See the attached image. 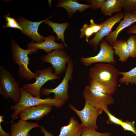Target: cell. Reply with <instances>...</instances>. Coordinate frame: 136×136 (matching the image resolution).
<instances>
[{
  "label": "cell",
  "instance_id": "cell-1",
  "mask_svg": "<svg viewBox=\"0 0 136 136\" xmlns=\"http://www.w3.org/2000/svg\"><path fill=\"white\" fill-rule=\"evenodd\" d=\"M119 71L111 64L98 63L89 69L88 79L108 86L114 92L117 86Z\"/></svg>",
  "mask_w": 136,
  "mask_h": 136
},
{
  "label": "cell",
  "instance_id": "cell-2",
  "mask_svg": "<svg viewBox=\"0 0 136 136\" xmlns=\"http://www.w3.org/2000/svg\"><path fill=\"white\" fill-rule=\"evenodd\" d=\"M11 42L12 60L19 66L18 72L20 78L28 81L32 79H36L38 75L32 72L28 68L29 58L28 55L36 52L38 49L30 48L23 49L12 39Z\"/></svg>",
  "mask_w": 136,
  "mask_h": 136
},
{
  "label": "cell",
  "instance_id": "cell-3",
  "mask_svg": "<svg viewBox=\"0 0 136 136\" xmlns=\"http://www.w3.org/2000/svg\"><path fill=\"white\" fill-rule=\"evenodd\" d=\"M21 96L19 101L17 104L11 107V109L14 110V112L11 115V118L13 120L18 118L22 111L29 107L42 104H48L56 108H59L66 101L54 98H51L50 97L44 99L35 97L22 87L21 88Z\"/></svg>",
  "mask_w": 136,
  "mask_h": 136
},
{
  "label": "cell",
  "instance_id": "cell-4",
  "mask_svg": "<svg viewBox=\"0 0 136 136\" xmlns=\"http://www.w3.org/2000/svg\"><path fill=\"white\" fill-rule=\"evenodd\" d=\"M0 94L5 99L11 98L15 105L21 96V88L15 79L7 70L0 66Z\"/></svg>",
  "mask_w": 136,
  "mask_h": 136
},
{
  "label": "cell",
  "instance_id": "cell-5",
  "mask_svg": "<svg viewBox=\"0 0 136 136\" xmlns=\"http://www.w3.org/2000/svg\"><path fill=\"white\" fill-rule=\"evenodd\" d=\"M83 108L81 110H77L72 105L70 104V108L74 111L79 117L82 128L92 129L96 130L98 127L96 120L98 116L102 112L103 110L96 108L85 102Z\"/></svg>",
  "mask_w": 136,
  "mask_h": 136
},
{
  "label": "cell",
  "instance_id": "cell-6",
  "mask_svg": "<svg viewBox=\"0 0 136 136\" xmlns=\"http://www.w3.org/2000/svg\"><path fill=\"white\" fill-rule=\"evenodd\" d=\"M67 63V66L65 75L61 82L54 89L41 88L40 91L41 95L48 96L50 93H53L55 94V98L65 101L68 100V82L69 80H72L74 66L73 62L71 58Z\"/></svg>",
  "mask_w": 136,
  "mask_h": 136
},
{
  "label": "cell",
  "instance_id": "cell-7",
  "mask_svg": "<svg viewBox=\"0 0 136 136\" xmlns=\"http://www.w3.org/2000/svg\"><path fill=\"white\" fill-rule=\"evenodd\" d=\"M53 69L51 66L43 70H37L36 73L38 76L36 81L32 83H27L23 85L22 88L35 97L41 98V87L47 81L58 79L59 77L52 73Z\"/></svg>",
  "mask_w": 136,
  "mask_h": 136
},
{
  "label": "cell",
  "instance_id": "cell-8",
  "mask_svg": "<svg viewBox=\"0 0 136 136\" xmlns=\"http://www.w3.org/2000/svg\"><path fill=\"white\" fill-rule=\"evenodd\" d=\"M99 45L100 49L97 55L92 57L81 58L80 61L85 65L88 66L93 63L101 62L112 64L116 62L114 57V50L105 39H103L101 41Z\"/></svg>",
  "mask_w": 136,
  "mask_h": 136
},
{
  "label": "cell",
  "instance_id": "cell-9",
  "mask_svg": "<svg viewBox=\"0 0 136 136\" xmlns=\"http://www.w3.org/2000/svg\"><path fill=\"white\" fill-rule=\"evenodd\" d=\"M40 59L43 62L50 63L52 68L54 69V74L58 76L66 70V64L71 58L65 50L62 49L54 50L41 56Z\"/></svg>",
  "mask_w": 136,
  "mask_h": 136
},
{
  "label": "cell",
  "instance_id": "cell-10",
  "mask_svg": "<svg viewBox=\"0 0 136 136\" xmlns=\"http://www.w3.org/2000/svg\"><path fill=\"white\" fill-rule=\"evenodd\" d=\"M82 92L85 102L96 108L103 110L104 107L114 103L111 95L99 92L89 86H86Z\"/></svg>",
  "mask_w": 136,
  "mask_h": 136
},
{
  "label": "cell",
  "instance_id": "cell-11",
  "mask_svg": "<svg viewBox=\"0 0 136 136\" xmlns=\"http://www.w3.org/2000/svg\"><path fill=\"white\" fill-rule=\"evenodd\" d=\"M124 12H119L111 16L104 21L99 24L101 27L100 30L88 42V44L93 47L94 52L97 49L98 46L103 38L109 35L117 23L120 22L124 16Z\"/></svg>",
  "mask_w": 136,
  "mask_h": 136
},
{
  "label": "cell",
  "instance_id": "cell-12",
  "mask_svg": "<svg viewBox=\"0 0 136 136\" xmlns=\"http://www.w3.org/2000/svg\"><path fill=\"white\" fill-rule=\"evenodd\" d=\"M53 16L39 22L31 21L22 17H18L16 20L22 28L21 31L22 33L30 38L33 41L40 43L43 41L45 37L38 32L39 27L41 23L48 20Z\"/></svg>",
  "mask_w": 136,
  "mask_h": 136
},
{
  "label": "cell",
  "instance_id": "cell-13",
  "mask_svg": "<svg viewBox=\"0 0 136 136\" xmlns=\"http://www.w3.org/2000/svg\"><path fill=\"white\" fill-rule=\"evenodd\" d=\"M52 106L50 105L42 104L29 107L22 111L19 116L20 119L23 121H38L51 112Z\"/></svg>",
  "mask_w": 136,
  "mask_h": 136
},
{
  "label": "cell",
  "instance_id": "cell-14",
  "mask_svg": "<svg viewBox=\"0 0 136 136\" xmlns=\"http://www.w3.org/2000/svg\"><path fill=\"white\" fill-rule=\"evenodd\" d=\"M123 20L121 21L115 29L105 37V39L110 46L117 40L118 36L122 30L136 22V13H124Z\"/></svg>",
  "mask_w": 136,
  "mask_h": 136
},
{
  "label": "cell",
  "instance_id": "cell-15",
  "mask_svg": "<svg viewBox=\"0 0 136 136\" xmlns=\"http://www.w3.org/2000/svg\"><path fill=\"white\" fill-rule=\"evenodd\" d=\"M40 126L37 123L19 119L17 122L11 124L10 136H30V130Z\"/></svg>",
  "mask_w": 136,
  "mask_h": 136
},
{
  "label": "cell",
  "instance_id": "cell-16",
  "mask_svg": "<svg viewBox=\"0 0 136 136\" xmlns=\"http://www.w3.org/2000/svg\"><path fill=\"white\" fill-rule=\"evenodd\" d=\"M55 37L53 35L50 36L45 37L44 40L40 43L31 42L27 45L28 48H34L44 50L48 53L52 50L62 49L64 47L63 44L56 43Z\"/></svg>",
  "mask_w": 136,
  "mask_h": 136
},
{
  "label": "cell",
  "instance_id": "cell-17",
  "mask_svg": "<svg viewBox=\"0 0 136 136\" xmlns=\"http://www.w3.org/2000/svg\"><path fill=\"white\" fill-rule=\"evenodd\" d=\"M56 6L57 7L64 8L67 12L69 18L73 14L78 11L82 12L87 9L91 8L90 4H81L78 2V1L75 0H59Z\"/></svg>",
  "mask_w": 136,
  "mask_h": 136
},
{
  "label": "cell",
  "instance_id": "cell-18",
  "mask_svg": "<svg viewBox=\"0 0 136 136\" xmlns=\"http://www.w3.org/2000/svg\"><path fill=\"white\" fill-rule=\"evenodd\" d=\"M82 130L81 124L72 117L68 125L60 128V134L57 136H81Z\"/></svg>",
  "mask_w": 136,
  "mask_h": 136
},
{
  "label": "cell",
  "instance_id": "cell-19",
  "mask_svg": "<svg viewBox=\"0 0 136 136\" xmlns=\"http://www.w3.org/2000/svg\"><path fill=\"white\" fill-rule=\"evenodd\" d=\"M112 46L120 61L122 62L127 61L130 57V52L126 41L123 39L117 40Z\"/></svg>",
  "mask_w": 136,
  "mask_h": 136
},
{
  "label": "cell",
  "instance_id": "cell-20",
  "mask_svg": "<svg viewBox=\"0 0 136 136\" xmlns=\"http://www.w3.org/2000/svg\"><path fill=\"white\" fill-rule=\"evenodd\" d=\"M122 8L121 0H107L104 3L100 9L103 14L107 16L119 12Z\"/></svg>",
  "mask_w": 136,
  "mask_h": 136
},
{
  "label": "cell",
  "instance_id": "cell-21",
  "mask_svg": "<svg viewBox=\"0 0 136 136\" xmlns=\"http://www.w3.org/2000/svg\"><path fill=\"white\" fill-rule=\"evenodd\" d=\"M45 24H47L53 29V32H55L57 36V39L59 40L61 39L65 47L67 46L66 43L64 39V32L69 25L68 22L63 23H58L53 22L48 20L44 22Z\"/></svg>",
  "mask_w": 136,
  "mask_h": 136
},
{
  "label": "cell",
  "instance_id": "cell-22",
  "mask_svg": "<svg viewBox=\"0 0 136 136\" xmlns=\"http://www.w3.org/2000/svg\"><path fill=\"white\" fill-rule=\"evenodd\" d=\"M119 73L123 76L119 79L120 84L125 83L126 85L129 84L136 85V66L128 72L119 71Z\"/></svg>",
  "mask_w": 136,
  "mask_h": 136
},
{
  "label": "cell",
  "instance_id": "cell-23",
  "mask_svg": "<svg viewBox=\"0 0 136 136\" xmlns=\"http://www.w3.org/2000/svg\"><path fill=\"white\" fill-rule=\"evenodd\" d=\"M89 87L99 92L108 95H112L114 92L108 86L94 80L89 82Z\"/></svg>",
  "mask_w": 136,
  "mask_h": 136
},
{
  "label": "cell",
  "instance_id": "cell-24",
  "mask_svg": "<svg viewBox=\"0 0 136 136\" xmlns=\"http://www.w3.org/2000/svg\"><path fill=\"white\" fill-rule=\"evenodd\" d=\"M130 52V57H136V36L131 35L126 41Z\"/></svg>",
  "mask_w": 136,
  "mask_h": 136
},
{
  "label": "cell",
  "instance_id": "cell-25",
  "mask_svg": "<svg viewBox=\"0 0 136 136\" xmlns=\"http://www.w3.org/2000/svg\"><path fill=\"white\" fill-rule=\"evenodd\" d=\"M124 13H129L136 10V0H121Z\"/></svg>",
  "mask_w": 136,
  "mask_h": 136
},
{
  "label": "cell",
  "instance_id": "cell-26",
  "mask_svg": "<svg viewBox=\"0 0 136 136\" xmlns=\"http://www.w3.org/2000/svg\"><path fill=\"white\" fill-rule=\"evenodd\" d=\"M7 23L5 25L3 26V28L9 27L12 28H16L22 31V29L19 24L16 20L13 17H10L9 15L6 14L4 16Z\"/></svg>",
  "mask_w": 136,
  "mask_h": 136
},
{
  "label": "cell",
  "instance_id": "cell-27",
  "mask_svg": "<svg viewBox=\"0 0 136 136\" xmlns=\"http://www.w3.org/2000/svg\"><path fill=\"white\" fill-rule=\"evenodd\" d=\"M110 132L101 133L98 132L95 130L88 128H82L81 136H111Z\"/></svg>",
  "mask_w": 136,
  "mask_h": 136
},
{
  "label": "cell",
  "instance_id": "cell-28",
  "mask_svg": "<svg viewBox=\"0 0 136 136\" xmlns=\"http://www.w3.org/2000/svg\"><path fill=\"white\" fill-rule=\"evenodd\" d=\"M80 34L79 36L80 38H83L86 36V40L87 42L89 41V37L94 33L93 30L87 23H85L83 26L82 28L80 30Z\"/></svg>",
  "mask_w": 136,
  "mask_h": 136
},
{
  "label": "cell",
  "instance_id": "cell-29",
  "mask_svg": "<svg viewBox=\"0 0 136 136\" xmlns=\"http://www.w3.org/2000/svg\"><path fill=\"white\" fill-rule=\"evenodd\" d=\"M103 111L107 114L108 119L106 121L107 124H114L118 125H120L123 121L121 119L116 117L112 114L109 110L107 107H104L103 109Z\"/></svg>",
  "mask_w": 136,
  "mask_h": 136
},
{
  "label": "cell",
  "instance_id": "cell-30",
  "mask_svg": "<svg viewBox=\"0 0 136 136\" xmlns=\"http://www.w3.org/2000/svg\"><path fill=\"white\" fill-rule=\"evenodd\" d=\"M135 122L128 121H123L121 122L120 126L124 131H130L136 135V129L135 127Z\"/></svg>",
  "mask_w": 136,
  "mask_h": 136
},
{
  "label": "cell",
  "instance_id": "cell-31",
  "mask_svg": "<svg viewBox=\"0 0 136 136\" xmlns=\"http://www.w3.org/2000/svg\"><path fill=\"white\" fill-rule=\"evenodd\" d=\"M105 0H89L86 1L90 3L91 6V8L94 10L98 8H100Z\"/></svg>",
  "mask_w": 136,
  "mask_h": 136
},
{
  "label": "cell",
  "instance_id": "cell-32",
  "mask_svg": "<svg viewBox=\"0 0 136 136\" xmlns=\"http://www.w3.org/2000/svg\"><path fill=\"white\" fill-rule=\"evenodd\" d=\"M90 24L89 26L93 30L94 33H97L101 29V27L100 24L96 23L92 19H91L90 21Z\"/></svg>",
  "mask_w": 136,
  "mask_h": 136
},
{
  "label": "cell",
  "instance_id": "cell-33",
  "mask_svg": "<svg viewBox=\"0 0 136 136\" xmlns=\"http://www.w3.org/2000/svg\"><path fill=\"white\" fill-rule=\"evenodd\" d=\"M4 117L3 116H0V136H10L11 133H8L5 131L2 128L1 126L2 123L4 121Z\"/></svg>",
  "mask_w": 136,
  "mask_h": 136
},
{
  "label": "cell",
  "instance_id": "cell-34",
  "mask_svg": "<svg viewBox=\"0 0 136 136\" xmlns=\"http://www.w3.org/2000/svg\"><path fill=\"white\" fill-rule=\"evenodd\" d=\"M126 33L128 34H136V24L132 25L128 27Z\"/></svg>",
  "mask_w": 136,
  "mask_h": 136
},
{
  "label": "cell",
  "instance_id": "cell-35",
  "mask_svg": "<svg viewBox=\"0 0 136 136\" xmlns=\"http://www.w3.org/2000/svg\"><path fill=\"white\" fill-rule=\"evenodd\" d=\"M40 128L41 132L44 134V136H53L51 133L45 129L43 125L40 126Z\"/></svg>",
  "mask_w": 136,
  "mask_h": 136
},
{
  "label": "cell",
  "instance_id": "cell-36",
  "mask_svg": "<svg viewBox=\"0 0 136 136\" xmlns=\"http://www.w3.org/2000/svg\"><path fill=\"white\" fill-rule=\"evenodd\" d=\"M131 13H136V10L135 11H133L131 12Z\"/></svg>",
  "mask_w": 136,
  "mask_h": 136
}]
</instances>
